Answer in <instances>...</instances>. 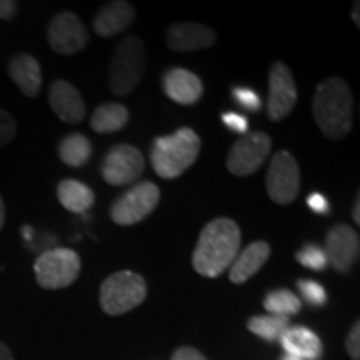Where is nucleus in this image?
I'll return each mask as SVG.
<instances>
[{
    "label": "nucleus",
    "instance_id": "nucleus-4",
    "mask_svg": "<svg viewBox=\"0 0 360 360\" xmlns=\"http://www.w3.org/2000/svg\"><path fill=\"white\" fill-rule=\"evenodd\" d=\"M146 45L135 35H129L112 53L109 87L112 94L124 97L137 87L146 70Z\"/></svg>",
    "mask_w": 360,
    "mask_h": 360
},
{
    "label": "nucleus",
    "instance_id": "nucleus-24",
    "mask_svg": "<svg viewBox=\"0 0 360 360\" xmlns=\"http://www.w3.org/2000/svg\"><path fill=\"white\" fill-rule=\"evenodd\" d=\"M290 327V322L287 317H281V315H254L247 322V328L252 334L259 335L260 339L267 342L281 340V337L287 328Z\"/></svg>",
    "mask_w": 360,
    "mask_h": 360
},
{
    "label": "nucleus",
    "instance_id": "nucleus-29",
    "mask_svg": "<svg viewBox=\"0 0 360 360\" xmlns=\"http://www.w3.org/2000/svg\"><path fill=\"white\" fill-rule=\"evenodd\" d=\"M17 135V124L7 110L0 109V147H6Z\"/></svg>",
    "mask_w": 360,
    "mask_h": 360
},
{
    "label": "nucleus",
    "instance_id": "nucleus-17",
    "mask_svg": "<svg viewBox=\"0 0 360 360\" xmlns=\"http://www.w3.org/2000/svg\"><path fill=\"white\" fill-rule=\"evenodd\" d=\"M135 20V8L124 0H114L105 4L94 17V30L101 37L114 35L127 30Z\"/></svg>",
    "mask_w": 360,
    "mask_h": 360
},
{
    "label": "nucleus",
    "instance_id": "nucleus-34",
    "mask_svg": "<svg viewBox=\"0 0 360 360\" xmlns=\"http://www.w3.org/2000/svg\"><path fill=\"white\" fill-rule=\"evenodd\" d=\"M19 13V4L13 0H0V20H12Z\"/></svg>",
    "mask_w": 360,
    "mask_h": 360
},
{
    "label": "nucleus",
    "instance_id": "nucleus-19",
    "mask_svg": "<svg viewBox=\"0 0 360 360\" xmlns=\"http://www.w3.org/2000/svg\"><path fill=\"white\" fill-rule=\"evenodd\" d=\"M281 344L287 355L299 360H321L323 354L322 340L304 326L287 328L281 337Z\"/></svg>",
    "mask_w": 360,
    "mask_h": 360
},
{
    "label": "nucleus",
    "instance_id": "nucleus-27",
    "mask_svg": "<svg viewBox=\"0 0 360 360\" xmlns=\"http://www.w3.org/2000/svg\"><path fill=\"white\" fill-rule=\"evenodd\" d=\"M297 289H299L305 302L312 305V307H322V305L327 304V292L319 282L300 278V281H297Z\"/></svg>",
    "mask_w": 360,
    "mask_h": 360
},
{
    "label": "nucleus",
    "instance_id": "nucleus-26",
    "mask_svg": "<svg viewBox=\"0 0 360 360\" xmlns=\"http://www.w3.org/2000/svg\"><path fill=\"white\" fill-rule=\"evenodd\" d=\"M295 260L300 265H304V267L310 270H319V272L327 269L328 265L326 250H323V247L317 244H305L302 249L297 250Z\"/></svg>",
    "mask_w": 360,
    "mask_h": 360
},
{
    "label": "nucleus",
    "instance_id": "nucleus-18",
    "mask_svg": "<svg viewBox=\"0 0 360 360\" xmlns=\"http://www.w3.org/2000/svg\"><path fill=\"white\" fill-rule=\"evenodd\" d=\"M8 75L13 80V84L25 97L34 98L39 96L42 89V67L34 56L29 53H17L11 58L7 65Z\"/></svg>",
    "mask_w": 360,
    "mask_h": 360
},
{
    "label": "nucleus",
    "instance_id": "nucleus-23",
    "mask_svg": "<svg viewBox=\"0 0 360 360\" xmlns=\"http://www.w3.org/2000/svg\"><path fill=\"white\" fill-rule=\"evenodd\" d=\"M58 157L69 167H84L92 157V143L82 134H69L58 143Z\"/></svg>",
    "mask_w": 360,
    "mask_h": 360
},
{
    "label": "nucleus",
    "instance_id": "nucleus-16",
    "mask_svg": "<svg viewBox=\"0 0 360 360\" xmlns=\"http://www.w3.org/2000/svg\"><path fill=\"white\" fill-rule=\"evenodd\" d=\"M53 114L65 124H79L85 117V102L77 89L67 80H56L49 89Z\"/></svg>",
    "mask_w": 360,
    "mask_h": 360
},
{
    "label": "nucleus",
    "instance_id": "nucleus-13",
    "mask_svg": "<svg viewBox=\"0 0 360 360\" xmlns=\"http://www.w3.org/2000/svg\"><path fill=\"white\" fill-rule=\"evenodd\" d=\"M323 250H326L328 265H332L337 272L347 274L359 257V233L350 225L337 224L327 232Z\"/></svg>",
    "mask_w": 360,
    "mask_h": 360
},
{
    "label": "nucleus",
    "instance_id": "nucleus-8",
    "mask_svg": "<svg viewBox=\"0 0 360 360\" xmlns=\"http://www.w3.org/2000/svg\"><path fill=\"white\" fill-rule=\"evenodd\" d=\"M270 200L278 205H289L300 191V169L292 154L285 150L274 154L265 177Z\"/></svg>",
    "mask_w": 360,
    "mask_h": 360
},
{
    "label": "nucleus",
    "instance_id": "nucleus-3",
    "mask_svg": "<svg viewBox=\"0 0 360 360\" xmlns=\"http://www.w3.org/2000/svg\"><path fill=\"white\" fill-rule=\"evenodd\" d=\"M200 154V137L192 129L182 127L172 135L155 139L150 162L162 179H177L191 167Z\"/></svg>",
    "mask_w": 360,
    "mask_h": 360
},
{
    "label": "nucleus",
    "instance_id": "nucleus-33",
    "mask_svg": "<svg viewBox=\"0 0 360 360\" xmlns=\"http://www.w3.org/2000/svg\"><path fill=\"white\" fill-rule=\"evenodd\" d=\"M170 360H207V357L193 347H180L175 350Z\"/></svg>",
    "mask_w": 360,
    "mask_h": 360
},
{
    "label": "nucleus",
    "instance_id": "nucleus-32",
    "mask_svg": "<svg viewBox=\"0 0 360 360\" xmlns=\"http://www.w3.org/2000/svg\"><path fill=\"white\" fill-rule=\"evenodd\" d=\"M307 205L312 212L319 214V215H327L328 212H330V204H328V200L322 195L321 192L310 193V195L307 197Z\"/></svg>",
    "mask_w": 360,
    "mask_h": 360
},
{
    "label": "nucleus",
    "instance_id": "nucleus-5",
    "mask_svg": "<svg viewBox=\"0 0 360 360\" xmlns=\"http://www.w3.org/2000/svg\"><path fill=\"white\" fill-rule=\"evenodd\" d=\"M147 297V283L141 274L120 270L112 274L101 285V307L107 315H122L139 307Z\"/></svg>",
    "mask_w": 360,
    "mask_h": 360
},
{
    "label": "nucleus",
    "instance_id": "nucleus-25",
    "mask_svg": "<svg viewBox=\"0 0 360 360\" xmlns=\"http://www.w3.org/2000/svg\"><path fill=\"white\" fill-rule=\"evenodd\" d=\"M264 307L269 314L281 315V317L289 319L290 315L300 312V309H302V300H300L294 292L287 289H277L269 292V294L265 295Z\"/></svg>",
    "mask_w": 360,
    "mask_h": 360
},
{
    "label": "nucleus",
    "instance_id": "nucleus-35",
    "mask_svg": "<svg viewBox=\"0 0 360 360\" xmlns=\"http://www.w3.org/2000/svg\"><path fill=\"white\" fill-rule=\"evenodd\" d=\"M0 360H13L11 349L4 342H0Z\"/></svg>",
    "mask_w": 360,
    "mask_h": 360
},
{
    "label": "nucleus",
    "instance_id": "nucleus-15",
    "mask_svg": "<svg viewBox=\"0 0 360 360\" xmlns=\"http://www.w3.org/2000/svg\"><path fill=\"white\" fill-rule=\"evenodd\" d=\"M162 89L170 101L180 105H193L204 94V84L195 74L187 69L174 67L162 77Z\"/></svg>",
    "mask_w": 360,
    "mask_h": 360
},
{
    "label": "nucleus",
    "instance_id": "nucleus-1",
    "mask_svg": "<svg viewBox=\"0 0 360 360\" xmlns=\"http://www.w3.org/2000/svg\"><path fill=\"white\" fill-rule=\"evenodd\" d=\"M242 233L232 219L217 217L202 229L192 254V267L202 277L215 278L231 267L238 255Z\"/></svg>",
    "mask_w": 360,
    "mask_h": 360
},
{
    "label": "nucleus",
    "instance_id": "nucleus-2",
    "mask_svg": "<svg viewBox=\"0 0 360 360\" xmlns=\"http://www.w3.org/2000/svg\"><path fill=\"white\" fill-rule=\"evenodd\" d=\"M315 124L330 141L349 135L354 124V97L350 87L340 77H330L319 84L312 98Z\"/></svg>",
    "mask_w": 360,
    "mask_h": 360
},
{
    "label": "nucleus",
    "instance_id": "nucleus-11",
    "mask_svg": "<svg viewBox=\"0 0 360 360\" xmlns=\"http://www.w3.org/2000/svg\"><path fill=\"white\" fill-rule=\"evenodd\" d=\"M297 103V85L289 67L274 62L269 74L267 117L272 122H281L290 114Z\"/></svg>",
    "mask_w": 360,
    "mask_h": 360
},
{
    "label": "nucleus",
    "instance_id": "nucleus-12",
    "mask_svg": "<svg viewBox=\"0 0 360 360\" xmlns=\"http://www.w3.org/2000/svg\"><path fill=\"white\" fill-rule=\"evenodd\" d=\"M47 40L53 52L60 56H74L89 44V34L84 22L72 12H60L47 27Z\"/></svg>",
    "mask_w": 360,
    "mask_h": 360
},
{
    "label": "nucleus",
    "instance_id": "nucleus-30",
    "mask_svg": "<svg viewBox=\"0 0 360 360\" xmlns=\"http://www.w3.org/2000/svg\"><path fill=\"white\" fill-rule=\"evenodd\" d=\"M222 122L225 127L236 134L245 135L249 132V120L242 114H237V112H225V114H222Z\"/></svg>",
    "mask_w": 360,
    "mask_h": 360
},
{
    "label": "nucleus",
    "instance_id": "nucleus-10",
    "mask_svg": "<svg viewBox=\"0 0 360 360\" xmlns=\"http://www.w3.org/2000/svg\"><path fill=\"white\" fill-rule=\"evenodd\" d=\"M146 159L137 147L119 143L107 152L102 162V177L109 186L124 187L141 177Z\"/></svg>",
    "mask_w": 360,
    "mask_h": 360
},
{
    "label": "nucleus",
    "instance_id": "nucleus-9",
    "mask_svg": "<svg viewBox=\"0 0 360 360\" xmlns=\"http://www.w3.org/2000/svg\"><path fill=\"white\" fill-rule=\"evenodd\" d=\"M272 150V139L265 132H247L233 143L227 155L229 172L237 177L257 172Z\"/></svg>",
    "mask_w": 360,
    "mask_h": 360
},
{
    "label": "nucleus",
    "instance_id": "nucleus-14",
    "mask_svg": "<svg viewBox=\"0 0 360 360\" xmlns=\"http://www.w3.org/2000/svg\"><path fill=\"white\" fill-rule=\"evenodd\" d=\"M165 42L174 52H195L212 47L217 34L209 25L197 22H175L165 32Z\"/></svg>",
    "mask_w": 360,
    "mask_h": 360
},
{
    "label": "nucleus",
    "instance_id": "nucleus-36",
    "mask_svg": "<svg viewBox=\"0 0 360 360\" xmlns=\"http://www.w3.org/2000/svg\"><path fill=\"white\" fill-rule=\"evenodd\" d=\"M360 195L355 197V204H354V209H352V217H354V222L360 225Z\"/></svg>",
    "mask_w": 360,
    "mask_h": 360
},
{
    "label": "nucleus",
    "instance_id": "nucleus-37",
    "mask_svg": "<svg viewBox=\"0 0 360 360\" xmlns=\"http://www.w3.org/2000/svg\"><path fill=\"white\" fill-rule=\"evenodd\" d=\"M4 225H6V204H4L2 195H0V231L4 229Z\"/></svg>",
    "mask_w": 360,
    "mask_h": 360
},
{
    "label": "nucleus",
    "instance_id": "nucleus-28",
    "mask_svg": "<svg viewBox=\"0 0 360 360\" xmlns=\"http://www.w3.org/2000/svg\"><path fill=\"white\" fill-rule=\"evenodd\" d=\"M232 97L236 98L238 105L244 107L249 112H259L262 109V98L259 97V94L255 90L249 87H233Z\"/></svg>",
    "mask_w": 360,
    "mask_h": 360
},
{
    "label": "nucleus",
    "instance_id": "nucleus-38",
    "mask_svg": "<svg viewBox=\"0 0 360 360\" xmlns=\"http://www.w3.org/2000/svg\"><path fill=\"white\" fill-rule=\"evenodd\" d=\"M359 11H360V4L355 2L354 4V8H352V19H354V24L355 27H360V17H359Z\"/></svg>",
    "mask_w": 360,
    "mask_h": 360
},
{
    "label": "nucleus",
    "instance_id": "nucleus-21",
    "mask_svg": "<svg viewBox=\"0 0 360 360\" xmlns=\"http://www.w3.org/2000/svg\"><path fill=\"white\" fill-rule=\"evenodd\" d=\"M57 199L69 212L85 214L96 202V193L79 180L65 179L57 186Z\"/></svg>",
    "mask_w": 360,
    "mask_h": 360
},
{
    "label": "nucleus",
    "instance_id": "nucleus-6",
    "mask_svg": "<svg viewBox=\"0 0 360 360\" xmlns=\"http://www.w3.org/2000/svg\"><path fill=\"white\" fill-rule=\"evenodd\" d=\"M82 262L79 254L65 247L45 250L34 264L37 283L42 289L58 290L65 289L79 278Z\"/></svg>",
    "mask_w": 360,
    "mask_h": 360
},
{
    "label": "nucleus",
    "instance_id": "nucleus-22",
    "mask_svg": "<svg viewBox=\"0 0 360 360\" xmlns=\"http://www.w3.org/2000/svg\"><path fill=\"white\" fill-rule=\"evenodd\" d=\"M127 107L119 102L102 103L90 117V127L97 134H114L122 130L129 122Z\"/></svg>",
    "mask_w": 360,
    "mask_h": 360
},
{
    "label": "nucleus",
    "instance_id": "nucleus-7",
    "mask_svg": "<svg viewBox=\"0 0 360 360\" xmlns=\"http://www.w3.org/2000/svg\"><path fill=\"white\" fill-rule=\"evenodd\" d=\"M159 200V187L150 180H143L114 200L110 205V219L122 227L139 224L154 212Z\"/></svg>",
    "mask_w": 360,
    "mask_h": 360
},
{
    "label": "nucleus",
    "instance_id": "nucleus-39",
    "mask_svg": "<svg viewBox=\"0 0 360 360\" xmlns=\"http://www.w3.org/2000/svg\"><path fill=\"white\" fill-rule=\"evenodd\" d=\"M282 360H299V359H295V357H290V355H285V357H283Z\"/></svg>",
    "mask_w": 360,
    "mask_h": 360
},
{
    "label": "nucleus",
    "instance_id": "nucleus-31",
    "mask_svg": "<svg viewBox=\"0 0 360 360\" xmlns=\"http://www.w3.org/2000/svg\"><path fill=\"white\" fill-rule=\"evenodd\" d=\"M345 349L354 360H360V322L357 321L350 328L347 340H345Z\"/></svg>",
    "mask_w": 360,
    "mask_h": 360
},
{
    "label": "nucleus",
    "instance_id": "nucleus-20",
    "mask_svg": "<svg viewBox=\"0 0 360 360\" xmlns=\"http://www.w3.org/2000/svg\"><path fill=\"white\" fill-rule=\"evenodd\" d=\"M270 257V245L264 240L252 242L237 255L229 269V278L232 283H244L264 267Z\"/></svg>",
    "mask_w": 360,
    "mask_h": 360
}]
</instances>
